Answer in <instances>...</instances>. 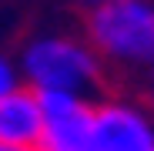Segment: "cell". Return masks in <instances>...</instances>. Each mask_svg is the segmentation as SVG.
Returning a JSON list of instances; mask_svg holds the SVG:
<instances>
[{"instance_id":"1","label":"cell","mask_w":154,"mask_h":151,"mask_svg":"<svg viewBox=\"0 0 154 151\" xmlns=\"http://www.w3.org/2000/svg\"><path fill=\"white\" fill-rule=\"evenodd\" d=\"M17 71L20 84L34 94H70L87 101L104 84V64L91 50V44L67 34L34 37L23 47Z\"/></svg>"},{"instance_id":"2","label":"cell","mask_w":154,"mask_h":151,"mask_svg":"<svg viewBox=\"0 0 154 151\" xmlns=\"http://www.w3.org/2000/svg\"><path fill=\"white\" fill-rule=\"evenodd\" d=\"M87 44L100 64L151 67L154 64V4L117 0L97 7L87 17Z\"/></svg>"},{"instance_id":"3","label":"cell","mask_w":154,"mask_h":151,"mask_svg":"<svg viewBox=\"0 0 154 151\" xmlns=\"http://www.w3.org/2000/svg\"><path fill=\"white\" fill-rule=\"evenodd\" d=\"M44 124L34 151H94V104L70 94H40Z\"/></svg>"},{"instance_id":"4","label":"cell","mask_w":154,"mask_h":151,"mask_svg":"<svg viewBox=\"0 0 154 151\" xmlns=\"http://www.w3.org/2000/svg\"><path fill=\"white\" fill-rule=\"evenodd\" d=\"M94 151H154V121L131 101L94 104Z\"/></svg>"},{"instance_id":"5","label":"cell","mask_w":154,"mask_h":151,"mask_svg":"<svg viewBox=\"0 0 154 151\" xmlns=\"http://www.w3.org/2000/svg\"><path fill=\"white\" fill-rule=\"evenodd\" d=\"M40 124H44L40 94H34L30 87L20 84L7 97H0V144L34 148L40 138Z\"/></svg>"},{"instance_id":"6","label":"cell","mask_w":154,"mask_h":151,"mask_svg":"<svg viewBox=\"0 0 154 151\" xmlns=\"http://www.w3.org/2000/svg\"><path fill=\"white\" fill-rule=\"evenodd\" d=\"M17 87H20V71H17V64L0 54V97H7V94L17 91Z\"/></svg>"},{"instance_id":"7","label":"cell","mask_w":154,"mask_h":151,"mask_svg":"<svg viewBox=\"0 0 154 151\" xmlns=\"http://www.w3.org/2000/svg\"><path fill=\"white\" fill-rule=\"evenodd\" d=\"M144 91H147V101L154 104V64L147 67V81H144Z\"/></svg>"},{"instance_id":"8","label":"cell","mask_w":154,"mask_h":151,"mask_svg":"<svg viewBox=\"0 0 154 151\" xmlns=\"http://www.w3.org/2000/svg\"><path fill=\"white\" fill-rule=\"evenodd\" d=\"M84 7H91V10H97V7H107V4H117V0H81Z\"/></svg>"},{"instance_id":"9","label":"cell","mask_w":154,"mask_h":151,"mask_svg":"<svg viewBox=\"0 0 154 151\" xmlns=\"http://www.w3.org/2000/svg\"><path fill=\"white\" fill-rule=\"evenodd\" d=\"M0 151H34V148H20V144H0Z\"/></svg>"}]
</instances>
